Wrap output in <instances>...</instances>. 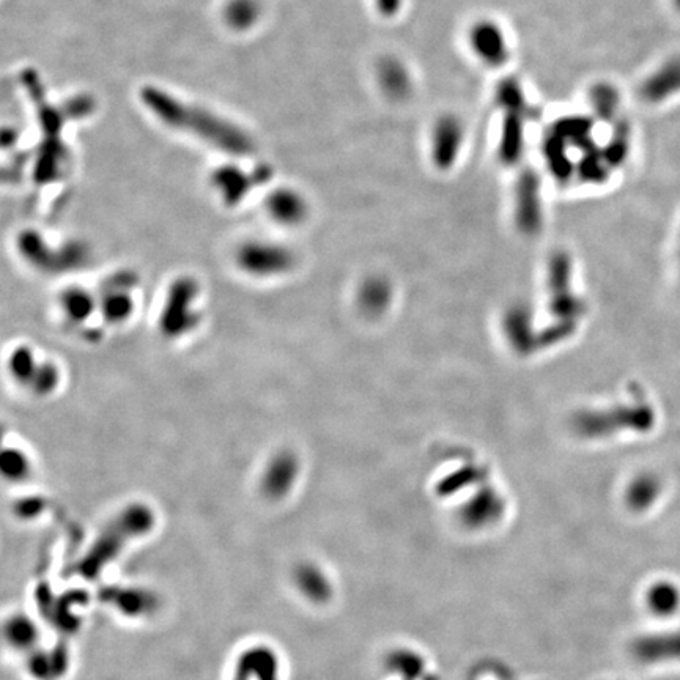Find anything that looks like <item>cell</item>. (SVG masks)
I'll use <instances>...</instances> for the list:
<instances>
[{
  "label": "cell",
  "instance_id": "1",
  "mask_svg": "<svg viewBox=\"0 0 680 680\" xmlns=\"http://www.w3.org/2000/svg\"><path fill=\"white\" fill-rule=\"evenodd\" d=\"M144 101L159 119L180 130L191 131L216 147L224 148L233 155H248L252 150V142L240 128L232 123L224 122L210 112L185 106L166 93L156 89L144 92Z\"/></svg>",
  "mask_w": 680,
  "mask_h": 680
},
{
  "label": "cell",
  "instance_id": "16",
  "mask_svg": "<svg viewBox=\"0 0 680 680\" xmlns=\"http://www.w3.org/2000/svg\"><path fill=\"white\" fill-rule=\"evenodd\" d=\"M215 183L224 199L230 202V204H235L244 194L248 193V175H244L241 170L232 169V167H227V169H222L221 172H218Z\"/></svg>",
  "mask_w": 680,
  "mask_h": 680
},
{
  "label": "cell",
  "instance_id": "5",
  "mask_svg": "<svg viewBox=\"0 0 680 680\" xmlns=\"http://www.w3.org/2000/svg\"><path fill=\"white\" fill-rule=\"evenodd\" d=\"M197 289L193 281H178L170 289L167 296V306L161 314V331L167 336H182L186 331L193 328L194 322L191 318L182 314L194 312L193 303L196 300Z\"/></svg>",
  "mask_w": 680,
  "mask_h": 680
},
{
  "label": "cell",
  "instance_id": "12",
  "mask_svg": "<svg viewBox=\"0 0 680 680\" xmlns=\"http://www.w3.org/2000/svg\"><path fill=\"white\" fill-rule=\"evenodd\" d=\"M32 465L26 452L18 448L0 449V477L5 481H26Z\"/></svg>",
  "mask_w": 680,
  "mask_h": 680
},
{
  "label": "cell",
  "instance_id": "4",
  "mask_svg": "<svg viewBox=\"0 0 680 680\" xmlns=\"http://www.w3.org/2000/svg\"><path fill=\"white\" fill-rule=\"evenodd\" d=\"M470 45L477 59L487 67H503L509 60V45L504 30L490 19H481L474 24L470 30Z\"/></svg>",
  "mask_w": 680,
  "mask_h": 680
},
{
  "label": "cell",
  "instance_id": "11",
  "mask_svg": "<svg viewBox=\"0 0 680 680\" xmlns=\"http://www.w3.org/2000/svg\"><path fill=\"white\" fill-rule=\"evenodd\" d=\"M268 210H270L271 216L278 219L279 222L293 224V222H298L303 218L306 205L295 191L281 189L268 199Z\"/></svg>",
  "mask_w": 680,
  "mask_h": 680
},
{
  "label": "cell",
  "instance_id": "18",
  "mask_svg": "<svg viewBox=\"0 0 680 680\" xmlns=\"http://www.w3.org/2000/svg\"><path fill=\"white\" fill-rule=\"evenodd\" d=\"M19 251L27 262L32 263V267H43L45 263H48L51 249L38 233L24 232L19 237Z\"/></svg>",
  "mask_w": 680,
  "mask_h": 680
},
{
  "label": "cell",
  "instance_id": "2",
  "mask_svg": "<svg viewBox=\"0 0 680 680\" xmlns=\"http://www.w3.org/2000/svg\"><path fill=\"white\" fill-rule=\"evenodd\" d=\"M655 424L654 410L647 402L625 403L611 410L589 411L578 419V427L589 437H610L621 432H646Z\"/></svg>",
  "mask_w": 680,
  "mask_h": 680
},
{
  "label": "cell",
  "instance_id": "10",
  "mask_svg": "<svg viewBox=\"0 0 680 680\" xmlns=\"http://www.w3.org/2000/svg\"><path fill=\"white\" fill-rule=\"evenodd\" d=\"M518 216L525 226H534L539 221V183L536 175L528 170L520 178L517 188Z\"/></svg>",
  "mask_w": 680,
  "mask_h": 680
},
{
  "label": "cell",
  "instance_id": "6",
  "mask_svg": "<svg viewBox=\"0 0 680 680\" xmlns=\"http://www.w3.org/2000/svg\"><path fill=\"white\" fill-rule=\"evenodd\" d=\"M463 144V125L454 115H444L432 134V158L438 169L448 170L459 158Z\"/></svg>",
  "mask_w": 680,
  "mask_h": 680
},
{
  "label": "cell",
  "instance_id": "21",
  "mask_svg": "<svg viewBox=\"0 0 680 680\" xmlns=\"http://www.w3.org/2000/svg\"><path fill=\"white\" fill-rule=\"evenodd\" d=\"M59 370L54 364L40 363L34 380L30 383V388L37 392L38 396H48L59 385Z\"/></svg>",
  "mask_w": 680,
  "mask_h": 680
},
{
  "label": "cell",
  "instance_id": "8",
  "mask_svg": "<svg viewBox=\"0 0 680 680\" xmlns=\"http://www.w3.org/2000/svg\"><path fill=\"white\" fill-rule=\"evenodd\" d=\"M378 82L383 92L392 100H405L411 93V78L402 60L383 57L377 67Z\"/></svg>",
  "mask_w": 680,
  "mask_h": 680
},
{
  "label": "cell",
  "instance_id": "7",
  "mask_svg": "<svg viewBox=\"0 0 680 680\" xmlns=\"http://www.w3.org/2000/svg\"><path fill=\"white\" fill-rule=\"evenodd\" d=\"M523 147H525V112H503L499 158L507 166H512L522 158Z\"/></svg>",
  "mask_w": 680,
  "mask_h": 680
},
{
  "label": "cell",
  "instance_id": "17",
  "mask_svg": "<svg viewBox=\"0 0 680 680\" xmlns=\"http://www.w3.org/2000/svg\"><path fill=\"white\" fill-rule=\"evenodd\" d=\"M496 100L503 112H525V93H523L522 85L515 78L501 81L496 90Z\"/></svg>",
  "mask_w": 680,
  "mask_h": 680
},
{
  "label": "cell",
  "instance_id": "20",
  "mask_svg": "<svg viewBox=\"0 0 680 680\" xmlns=\"http://www.w3.org/2000/svg\"><path fill=\"white\" fill-rule=\"evenodd\" d=\"M680 84V65H671L658 74L657 78L652 79L647 85V92L652 98L663 97L666 93L676 90Z\"/></svg>",
  "mask_w": 680,
  "mask_h": 680
},
{
  "label": "cell",
  "instance_id": "9",
  "mask_svg": "<svg viewBox=\"0 0 680 680\" xmlns=\"http://www.w3.org/2000/svg\"><path fill=\"white\" fill-rule=\"evenodd\" d=\"M59 306L62 314L74 325H81L97 311V300L82 287H68L60 293Z\"/></svg>",
  "mask_w": 680,
  "mask_h": 680
},
{
  "label": "cell",
  "instance_id": "14",
  "mask_svg": "<svg viewBox=\"0 0 680 680\" xmlns=\"http://www.w3.org/2000/svg\"><path fill=\"white\" fill-rule=\"evenodd\" d=\"M4 636L10 646L26 651L34 646L38 632L34 622L27 619V616H12L5 622Z\"/></svg>",
  "mask_w": 680,
  "mask_h": 680
},
{
  "label": "cell",
  "instance_id": "15",
  "mask_svg": "<svg viewBox=\"0 0 680 680\" xmlns=\"http://www.w3.org/2000/svg\"><path fill=\"white\" fill-rule=\"evenodd\" d=\"M38 367H40V363L35 358L34 350L29 347L16 348L8 359V370H10L13 380L18 381L21 385L30 386L35 374H37Z\"/></svg>",
  "mask_w": 680,
  "mask_h": 680
},
{
  "label": "cell",
  "instance_id": "3",
  "mask_svg": "<svg viewBox=\"0 0 680 680\" xmlns=\"http://www.w3.org/2000/svg\"><path fill=\"white\" fill-rule=\"evenodd\" d=\"M235 262L238 268L251 276H271L279 274L289 268L290 257L287 251L270 243L241 244L235 254Z\"/></svg>",
  "mask_w": 680,
  "mask_h": 680
},
{
  "label": "cell",
  "instance_id": "19",
  "mask_svg": "<svg viewBox=\"0 0 680 680\" xmlns=\"http://www.w3.org/2000/svg\"><path fill=\"white\" fill-rule=\"evenodd\" d=\"M260 8L255 0H233L227 8V21L237 29H248L259 19Z\"/></svg>",
  "mask_w": 680,
  "mask_h": 680
},
{
  "label": "cell",
  "instance_id": "22",
  "mask_svg": "<svg viewBox=\"0 0 680 680\" xmlns=\"http://www.w3.org/2000/svg\"><path fill=\"white\" fill-rule=\"evenodd\" d=\"M402 2L403 0H374L377 12L385 18H394L400 12Z\"/></svg>",
  "mask_w": 680,
  "mask_h": 680
},
{
  "label": "cell",
  "instance_id": "13",
  "mask_svg": "<svg viewBox=\"0 0 680 680\" xmlns=\"http://www.w3.org/2000/svg\"><path fill=\"white\" fill-rule=\"evenodd\" d=\"M100 311L106 322L112 325H122L128 322L134 311V300L130 293L123 290H112L109 295L104 296L103 303H100Z\"/></svg>",
  "mask_w": 680,
  "mask_h": 680
}]
</instances>
